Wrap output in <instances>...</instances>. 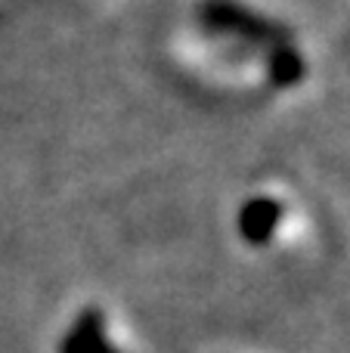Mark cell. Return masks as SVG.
Listing matches in <instances>:
<instances>
[{"label": "cell", "mask_w": 350, "mask_h": 353, "mask_svg": "<svg viewBox=\"0 0 350 353\" xmlns=\"http://www.w3.org/2000/svg\"><path fill=\"white\" fill-rule=\"evenodd\" d=\"M202 25L217 31V34H233V37H242V41H251V43H273V47H282L291 37L289 28L270 22L267 16L236 3V0H205Z\"/></svg>", "instance_id": "6da1fadb"}, {"label": "cell", "mask_w": 350, "mask_h": 353, "mask_svg": "<svg viewBox=\"0 0 350 353\" xmlns=\"http://www.w3.org/2000/svg\"><path fill=\"white\" fill-rule=\"evenodd\" d=\"M279 220H282V205L276 199H267V195H258V199H248L239 211V232L248 245H267L276 232Z\"/></svg>", "instance_id": "7a4b0ae2"}, {"label": "cell", "mask_w": 350, "mask_h": 353, "mask_svg": "<svg viewBox=\"0 0 350 353\" xmlns=\"http://www.w3.org/2000/svg\"><path fill=\"white\" fill-rule=\"evenodd\" d=\"M59 353H118L109 341L103 338V313L99 310H84L72 332L65 335Z\"/></svg>", "instance_id": "3957f363"}, {"label": "cell", "mask_w": 350, "mask_h": 353, "mask_svg": "<svg viewBox=\"0 0 350 353\" xmlns=\"http://www.w3.org/2000/svg\"><path fill=\"white\" fill-rule=\"evenodd\" d=\"M267 65H270L273 84H279V87H291V84H298V81L304 78V59L289 47V43L273 47L270 62H267Z\"/></svg>", "instance_id": "277c9868"}]
</instances>
